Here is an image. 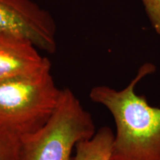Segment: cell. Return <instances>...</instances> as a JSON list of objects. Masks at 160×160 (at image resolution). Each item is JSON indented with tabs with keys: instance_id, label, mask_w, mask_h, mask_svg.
<instances>
[{
	"instance_id": "cell-5",
	"label": "cell",
	"mask_w": 160,
	"mask_h": 160,
	"mask_svg": "<svg viewBox=\"0 0 160 160\" xmlns=\"http://www.w3.org/2000/svg\"><path fill=\"white\" fill-rule=\"evenodd\" d=\"M49 67L51 62L39 54L31 40L0 31V80L31 75Z\"/></svg>"
},
{
	"instance_id": "cell-7",
	"label": "cell",
	"mask_w": 160,
	"mask_h": 160,
	"mask_svg": "<svg viewBox=\"0 0 160 160\" xmlns=\"http://www.w3.org/2000/svg\"><path fill=\"white\" fill-rule=\"evenodd\" d=\"M22 138L0 125V160H20Z\"/></svg>"
},
{
	"instance_id": "cell-6",
	"label": "cell",
	"mask_w": 160,
	"mask_h": 160,
	"mask_svg": "<svg viewBox=\"0 0 160 160\" xmlns=\"http://www.w3.org/2000/svg\"><path fill=\"white\" fill-rule=\"evenodd\" d=\"M113 137L110 128L102 127L91 139L77 144L73 160H110Z\"/></svg>"
},
{
	"instance_id": "cell-3",
	"label": "cell",
	"mask_w": 160,
	"mask_h": 160,
	"mask_svg": "<svg viewBox=\"0 0 160 160\" xmlns=\"http://www.w3.org/2000/svg\"><path fill=\"white\" fill-rule=\"evenodd\" d=\"M51 69L0 80V125L21 138L44 125L54 111L62 90L56 86Z\"/></svg>"
},
{
	"instance_id": "cell-4",
	"label": "cell",
	"mask_w": 160,
	"mask_h": 160,
	"mask_svg": "<svg viewBox=\"0 0 160 160\" xmlns=\"http://www.w3.org/2000/svg\"><path fill=\"white\" fill-rule=\"evenodd\" d=\"M0 31L22 36L49 53L57 50L54 19L32 0H0Z\"/></svg>"
},
{
	"instance_id": "cell-8",
	"label": "cell",
	"mask_w": 160,
	"mask_h": 160,
	"mask_svg": "<svg viewBox=\"0 0 160 160\" xmlns=\"http://www.w3.org/2000/svg\"><path fill=\"white\" fill-rule=\"evenodd\" d=\"M151 25L160 36V0H141Z\"/></svg>"
},
{
	"instance_id": "cell-2",
	"label": "cell",
	"mask_w": 160,
	"mask_h": 160,
	"mask_svg": "<svg viewBox=\"0 0 160 160\" xmlns=\"http://www.w3.org/2000/svg\"><path fill=\"white\" fill-rule=\"evenodd\" d=\"M91 113L69 88L61 90L54 111L39 130L22 138L20 160H73L80 142L96 133Z\"/></svg>"
},
{
	"instance_id": "cell-1",
	"label": "cell",
	"mask_w": 160,
	"mask_h": 160,
	"mask_svg": "<svg viewBox=\"0 0 160 160\" xmlns=\"http://www.w3.org/2000/svg\"><path fill=\"white\" fill-rule=\"evenodd\" d=\"M156 70L145 62L125 88L98 85L90 92L92 101L106 108L114 119L110 160H160V108L136 92L138 83Z\"/></svg>"
}]
</instances>
